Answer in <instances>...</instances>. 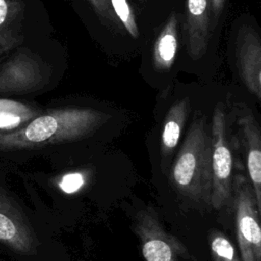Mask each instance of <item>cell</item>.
I'll return each instance as SVG.
<instances>
[{
    "mask_svg": "<svg viewBox=\"0 0 261 261\" xmlns=\"http://www.w3.org/2000/svg\"><path fill=\"white\" fill-rule=\"evenodd\" d=\"M86 182V176L82 172H70L61 177L58 182L60 190L66 194H73L81 190Z\"/></svg>",
    "mask_w": 261,
    "mask_h": 261,
    "instance_id": "17",
    "label": "cell"
},
{
    "mask_svg": "<svg viewBox=\"0 0 261 261\" xmlns=\"http://www.w3.org/2000/svg\"><path fill=\"white\" fill-rule=\"evenodd\" d=\"M226 116L221 105L213 111L211 121L212 192L210 205L215 209L232 205L233 156L227 136Z\"/></svg>",
    "mask_w": 261,
    "mask_h": 261,
    "instance_id": "4",
    "label": "cell"
},
{
    "mask_svg": "<svg viewBox=\"0 0 261 261\" xmlns=\"http://www.w3.org/2000/svg\"><path fill=\"white\" fill-rule=\"evenodd\" d=\"M236 61L243 83L261 102V37L250 25L238 31Z\"/></svg>",
    "mask_w": 261,
    "mask_h": 261,
    "instance_id": "8",
    "label": "cell"
},
{
    "mask_svg": "<svg viewBox=\"0 0 261 261\" xmlns=\"http://www.w3.org/2000/svg\"><path fill=\"white\" fill-rule=\"evenodd\" d=\"M0 242L21 254L36 252L37 240L22 212L0 192Z\"/></svg>",
    "mask_w": 261,
    "mask_h": 261,
    "instance_id": "9",
    "label": "cell"
},
{
    "mask_svg": "<svg viewBox=\"0 0 261 261\" xmlns=\"http://www.w3.org/2000/svg\"><path fill=\"white\" fill-rule=\"evenodd\" d=\"M232 203L241 260L261 261V219L255 194L244 172L233 175Z\"/></svg>",
    "mask_w": 261,
    "mask_h": 261,
    "instance_id": "3",
    "label": "cell"
},
{
    "mask_svg": "<svg viewBox=\"0 0 261 261\" xmlns=\"http://www.w3.org/2000/svg\"><path fill=\"white\" fill-rule=\"evenodd\" d=\"M39 114V110L25 103L0 99V132H9L19 128Z\"/></svg>",
    "mask_w": 261,
    "mask_h": 261,
    "instance_id": "14",
    "label": "cell"
},
{
    "mask_svg": "<svg viewBox=\"0 0 261 261\" xmlns=\"http://www.w3.org/2000/svg\"><path fill=\"white\" fill-rule=\"evenodd\" d=\"M48 76V66L35 53L21 49L0 67V94L27 93L40 89Z\"/></svg>",
    "mask_w": 261,
    "mask_h": 261,
    "instance_id": "6",
    "label": "cell"
},
{
    "mask_svg": "<svg viewBox=\"0 0 261 261\" xmlns=\"http://www.w3.org/2000/svg\"><path fill=\"white\" fill-rule=\"evenodd\" d=\"M236 110L239 143L261 219V125L246 105L238 104Z\"/></svg>",
    "mask_w": 261,
    "mask_h": 261,
    "instance_id": "7",
    "label": "cell"
},
{
    "mask_svg": "<svg viewBox=\"0 0 261 261\" xmlns=\"http://www.w3.org/2000/svg\"><path fill=\"white\" fill-rule=\"evenodd\" d=\"M224 3L225 0H211V11L214 19H216V17L219 16L220 12L222 11Z\"/></svg>",
    "mask_w": 261,
    "mask_h": 261,
    "instance_id": "19",
    "label": "cell"
},
{
    "mask_svg": "<svg viewBox=\"0 0 261 261\" xmlns=\"http://www.w3.org/2000/svg\"><path fill=\"white\" fill-rule=\"evenodd\" d=\"M109 118L93 109L67 107L40 114L19 128L0 132V151L76 141L91 135Z\"/></svg>",
    "mask_w": 261,
    "mask_h": 261,
    "instance_id": "1",
    "label": "cell"
},
{
    "mask_svg": "<svg viewBox=\"0 0 261 261\" xmlns=\"http://www.w3.org/2000/svg\"><path fill=\"white\" fill-rule=\"evenodd\" d=\"M211 151V128L204 116H197L170 168V180L181 196L195 202L210 204Z\"/></svg>",
    "mask_w": 261,
    "mask_h": 261,
    "instance_id": "2",
    "label": "cell"
},
{
    "mask_svg": "<svg viewBox=\"0 0 261 261\" xmlns=\"http://www.w3.org/2000/svg\"><path fill=\"white\" fill-rule=\"evenodd\" d=\"M211 0H186L187 47L191 58H201L210 37Z\"/></svg>",
    "mask_w": 261,
    "mask_h": 261,
    "instance_id": "10",
    "label": "cell"
},
{
    "mask_svg": "<svg viewBox=\"0 0 261 261\" xmlns=\"http://www.w3.org/2000/svg\"><path fill=\"white\" fill-rule=\"evenodd\" d=\"M134 231L141 244L146 261H192L187 247L167 232L153 206L140 209L134 221Z\"/></svg>",
    "mask_w": 261,
    "mask_h": 261,
    "instance_id": "5",
    "label": "cell"
},
{
    "mask_svg": "<svg viewBox=\"0 0 261 261\" xmlns=\"http://www.w3.org/2000/svg\"><path fill=\"white\" fill-rule=\"evenodd\" d=\"M178 15L172 12L160 31L153 50V62L157 69L167 70L174 61L177 52Z\"/></svg>",
    "mask_w": 261,
    "mask_h": 261,
    "instance_id": "13",
    "label": "cell"
},
{
    "mask_svg": "<svg viewBox=\"0 0 261 261\" xmlns=\"http://www.w3.org/2000/svg\"><path fill=\"white\" fill-rule=\"evenodd\" d=\"M209 242L213 261H242L233 244L221 231L211 232Z\"/></svg>",
    "mask_w": 261,
    "mask_h": 261,
    "instance_id": "15",
    "label": "cell"
},
{
    "mask_svg": "<svg viewBox=\"0 0 261 261\" xmlns=\"http://www.w3.org/2000/svg\"><path fill=\"white\" fill-rule=\"evenodd\" d=\"M111 7L118 18L119 22L123 24L127 33L133 38H138L139 30L137 25V21L135 18V14L127 0H109Z\"/></svg>",
    "mask_w": 261,
    "mask_h": 261,
    "instance_id": "16",
    "label": "cell"
},
{
    "mask_svg": "<svg viewBox=\"0 0 261 261\" xmlns=\"http://www.w3.org/2000/svg\"><path fill=\"white\" fill-rule=\"evenodd\" d=\"M22 16L19 0H0V56L21 42Z\"/></svg>",
    "mask_w": 261,
    "mask_h": 261,
    "instance_id": "12",
    "label": "cell"
},
{
    "mask_svg": "<svg viewBox=\"0 0 261 261\" xmlns=\"http://www.w3.org/2000/svg\"><path fill=\"white\" fill-rule=\"evenodd\" d=\"M88 1L101 19H103L106 22L112 23L114 25H117L119 23V20L116 17L109 0H88Z\"/></svg>",
    "mask_w": 261,
    "mask_h": 261,
    "instance_id": "18",
    "label": "cell"
},
{
    "mask_svg": "<svg viewBox=\"0 0 261 261\" xmlns=\"http://www.w3.org/2000/svg\"><path fill=\"white\" fill-rule=\"evenodd\" d=\"M189 108V99L182 98L174 102L165 115L160 138V151L164 160L170 159L179 143Z\"/></svg>",
    "mask_w": 261,
    "mask_h": 261,
    "instance_id": "11",
    "label": "cell"
}]
</instances>
